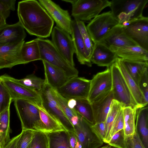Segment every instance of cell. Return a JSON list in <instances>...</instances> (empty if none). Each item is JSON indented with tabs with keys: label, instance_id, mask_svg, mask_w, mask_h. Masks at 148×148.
I'll list each match as a JSON object with an SVG mask.
<instances>
[{
	"label": "cell",
	"instance_id": "obj_1",
	"mask_svg": "<svg viewBox=\"0 0 148 148\" xmlns=\"http://www.w3.org/2000/svg\"><path fill=\"white\" fill-rule=\"evenodd\" d=\"M17 15L19 21L29 34L42 38L50 36L54 21L38 1L19 2Z\"/></svg>",
	"mask_w": 148,
	"mask_h": 148
},
{
	"label": "cell",
	"instance_id": "obj_2",
	"mask_svg": "<svg viewBox=\"0 0 148 148\" xmlns=\"http://www.w3.org/2000/svg\"><path fill=\"white\" fill-rule=\"evenodd\" d=\"M110 8L119 24L127 23L143 16L148 0H112Z\"/></svg>",
	"mask_w": 148,
	"mask_h": 148
},
{
	"label": "cell",
	"instance_id": "obj_3",
	"mask_svg": "<svg viewBox=\"0 0 148 148\" xmlns=\"http://www.w3.org/2000/svg\"><path fill=\"white\" fill-rule=\"evenodd\" d=\"M41 60H44L62 70L69 78L77 77L78 71L71 65L58 51L51 41L37 38Z\"/></svg>",
	"mask_w": 148,
	"mask_h": 148
},
{
	"label": "cell",
	"instance_id": "obj_4",
	"mask_svg": "<svg viewBox=\"0 0 148 148\" xmlns=\"http://www.w3.org/2000/svg\"><path fill=\"white\" fill-rule=\"evenodd\" d=\"M14 101L22 130L30 129L43 133L39 110L36 104L23 99H16Z\"/></svg>",
	"mask_w": 148,
	"mask_h": 148
},
{
	"label": "cell",
	"instance_id": "obj_5",
	"mask_svg": "<svg viewBox=\"0 0 148 148\" xmlns=\"http://www.w3.org/2000/svg\"><path fill=\"white\" fill-rule=\"evenodd\" d=\"M71 15L74 20L82 22L89 21L98 15L104 8L110 7L108 0H71Z\"/></svg>",
	"mask_w": 148,
	"mask_h": 148
},
{
	"label": "cell",
	"instance_id": "obj_6",
	"mask_svg": "<svg viewBox=\"0 0 148 148\" xmlns=\"http://www.w3.org/2000/svg\"><path fill=\"white\" fill-rule=\"evenodd\" d=\"M110 68L112 74L114 99L120 103L123 107L139 108L116 64L115 62Z\"/></svg>",
	"mask_w": 148,
	"mask_h": 148
},
{
	"label": "cell",
	"instance_id": "obj_7",
	"mask_svg": "<svg viewBox=\"0 0 148 148\" xmlns=\"http://www.w3.org/2000/svg\"><path fill=\"white\" fill-rule=\"evenodd\" d=\"M119 24L118 21L110 11L99 14L93 18L86 27L94 43L99 41Z\"/></svg>",
	"mask_w": 148,
	"mask_h": 148
},
{
	"label": "cell",
	"instance_id": "obj_8",
	"mask_svg": "<svg viewBox=\"0 0 148 148\" xmlns=\"http://www.w3.org/2000/svg\"><path fill=\"white\" fill-rule=\"evenodd\" d=\"M1 81L8 90L12 100L23 99L42 106L39 93L14 81L12 77L5 74L0 76Z\"/></svg>",
	"mask_w": 148,
	"mask_h": 148
},
{
	"label": "cell",
	"instance_id": "obj_9",
	"mask_svg": "<svg viewBox=\"0 0 148 148\" xmlns=\"http://www.w3.org/2000/svg\"><path fill=\"white\" fill-rule=\"evenodd\" d=\"M53 89L45 82L39 92L41 99L42 106L49 113L60 121L68 131L74 132V126L55 100Z\"/></svg>",
	"mask_w": 148,
	"mask_h": 148
},
{
	"label": "cell",
	"instance_id": "obj_10",
	"mask_svg": "<svg viewBox=\"0 0 148 148\" xmlns=\"http://www.w3.org/2000/svg\"><path fill=\"white\" fill-rule=\"evenodd\" d=\"M90 80L83 77H76L69 79L57 92L62 97L68 100L87 99Z\"/></svg>",
	"mask_w": 148,
	"mask_h": 148
},
{
	"label": "cell",
	"instance_id": "obj_11",
	"mask_svg": "<svg viewBox=\"0 0 148 148\" xmlns=\"http://www.w3.org/2000/svg\"><path fill=\"white\" fill-rule=\"evenodd\" d=\"M111 72L109 67L98 73L90 80L88 100L91 103L106 96L112 90Z\"/></svg>",
	"mask_w": 148,
	"mask_h": 148
},
{
	"label": "cell",
	"instance_id": "obj_12",
	"mask_svg": "<svg viewBox=\"0 0 148 148\" xmlns=\"http://www.w3.org/2000/svg\"><path fill=\"white\" fill-rule=\"evenodd\" d=\"M121 25L127 35L138 45L148 51V18L141 17Z\"/></svg>",
	"mask_w": 148,
	"mask_h": 148
},
{
	"label": "cell",
	"instance_id": "obj_13",
	"mask_svg": "<svg viewBox=\"0 0 148 148\" xmlns=\"http://www.w3.org/2000/svg\"><path fill=\"white\" fill-rule=\"evenodd\" d=\"M51 34V41L55 47L67 62L74 66L75 50L70 34L56 26L53 29Z\"/></svg>",
	"mask_w": 148,
	"mask_h": 148
},
{
	"label": "cell",
	"instance_id": "obj_14",
	"mask_svg": "<svg viewBox=\"0 0 148 148\" xmlns=\"http://www.w3.org/2000/svg\"><path fill=\"white\" fill-rule=\"evenodd\" d=\"M38 1L55 21L56 26L71 35L73 20L68 11L50 0H39Z\"/></svg>",
	"mask_w": 148,
	"mask_h": 148
},
{
	"label": "cell",
	"instance_id": "obj_15",
	"mask_svg": "<svg viewBox=\"0 0 148 148\" xmlns=\"http://www.w3.org/2000/svg\"><path fill=\"white\" fill-rule=\"evenodd\" d=\"M78 115L79 121L74 126V132L82 148H99L102 146L103 142L92 130L91 124Z\"/></svg>",
	"mask_w": 148,
	"mask_h": 148
},
{
	"label": "cell",
	"instance_id": "obj_16",
	"mask_svg": "<svg viewBox=\"0 0 148 148\" xmlns=\"http://www.w3.org/2000/svg\"><path fill=\"white\" fill-rule=\"evenodd\" d=\"M24 42V40L0 45V69L10 68L15 65L22 64L20 52Z\"/></svg>",
	"mask_w": 148,
	"mask_h": 148
},
{
	"label": "cell",
	"instance_id": "obj_17",
	"mask_svg": "<svg viewBox=\"0 0 148 148\" xmlns=\"http://www.w3.org/2000/svg\"><path fill=\"white\" fill-rule=\"evenodd\" d=\"M98 42L109 48L138 46L127 35L123 26L119 24L113 28Z\"/></svg>",
	"mask_w": 148,
	"mask_h": 148
},
{
	"label": "cell",
	"instance_id": "obj_18",
	"mask_svg": "<svg viewBox=\"0 0 148 148\" xmlns=\"http://www.w3.org/2000/svg\"><path fill=\"white\" fill-rule=\"evenodd\" d=\"M119 58L109 47L99 42L94 43L92 52L90 56L92 64L100 66L109 67Z\"/></svg>",
	"mask_w": 148,
	"mask_h": 148
},
{
	"label": "cell",
	"instance_id": "obj_19",
	"mask_svg": "<svg viewBox=\"0 0 148 148\" xmlns=\"http://www.w3.org/2000/svg\"><path fill=\"white\" fill-rule=\"evenodd\" d=\"M73 43L75 53L80 64L91 67L90 55L82 38L76 21L73 20L71 34Z\"/></svg>",
	"mask_w": 148,
	"mask_h": 148
},
{
	"label": "cell",
	"instance_id": "obj_20",
	"mask_svg": "<svg viewBox=\"0 0 148 148\" xmlns=\"http://www.w3.org/2000/svg\"><path fill=\"white\" fill-rule=\"evenodd\" d=\"M26 36L25 29L19 21L12 25L6 24L0 28V45L23 41Z\"/></svg>",
	"mask_w": 148,
	"mask_h": 148
},
{
	"label": "cell",
	"instance_id": "obj_21",
	"mask_svg": "<svg viewBox=\"0 0 148 148\" xmlns=\"http://www.w3.org/2000/svg\"><path fill=\"white\" fill-rule=\"evenodd\" d=\"M42 62L44 67L45 82L53 89L57 90L69 79L62 70L44 60Z\"/></svg>",
	"mask_w": 148,
	"mask_h": 148
},
{
	"label": "cell",
	"instance_id": "obj_22",
	"mask_svg": "<svg viewBox=\"0 0 148 148\" xmlns=\"http://www.w3.org/2000/svg\"><path fill=\"white\" fill-rule=\"evenodd\" d=\"M113 99V94L112 90L106 96L90 103L93 112V124L104 122Z\"/></svg>",
	"mask_w": 148,
	"mask_h": 148
},
{
	"label": "cell",
	"instance_id": "obj_23",
	"mask_svg": "<svg viewBox=\"0 0 148 148\" xmlns=\"http://www.w3.org/2000/svg\"><path fill=\"white\" fill-rule=\"evenodd\" d=\"M115 62L118 66L133 97L139 108L147 106L145 103L144 97L138 85L129 73L121 58H118Z\"/></svg>",
	"mask_w": 148,
	"mask_h": 148
},
{
	"label": "cell",
	"instance_id": "obj_24",
	"mask_svg": "<svg viewBox=\"0 0 148 148\" xmlns=\"http://www.w3.org/2000/svg\"><path fill=\"white\" fill-rule=\"evenodd\" d=\"M109 48L119 58L123 59L148 61V51L139 46Z\"/></svg>",
	"mask_w": 148,
	"mask_h": 148
},
{
	"label": "cell",
	"instance_id": "obj_25",
	"mask_svg": "<svg viewBox=\"0 0 148 148\" xmlns=\"http://www.w3.org/2000/svg\"><path fill=\"white\" fill-rule=\"evenodd\" d=\"M36 105L39 110L40 116L43 126L44 133H51L62 131H68L60 121L49 113L42 106Z\"/></svg>",
	"mask_w": 148,
	"mask_h": 148
},
{
	"label": "cell",
	"instance_id": "obj_26",
	"mask_svg": "<svg viewBox=\"0 0 148 148\" xmlns=\"http://www.w3.org/2000/svg\"><path fill=\"white\" fill-rule=\"evenodd\" d=\"M135 127L143 144L148 148V108L147 106L137 109Z\"/></svg>",
	"mask_w": 148,
	"mask_h": 148
},
{
	"label": "cell",
	"instance_id": "obj_27",
	"mask_svg": "<svg viewBox=\"0 0 148 148\" xmlns=\"http://www.w3.org/2000/svg\"><path fill=\"white\" fill-rule=\"evenodd\" d=\"M22 64L41 60L39 48L37 38L24 42L20 52Z\"/></svg>",
	"mask_w": 148,
	"mask_h": 148
},
{
	"label": "cell",
	"instance_id": "obj_28",
	"mask_svg": "<svg viewBox=\"0 0 148 148\" xmlns=\"http://www.w3.org/2000/svg\"><path fill=\"white\" fill-rule=\"evenodd\" d=\"M121 59L129 73L138 85L144 72L148 69V61Z\"/></svg>",
	"mask_w": 148,
	"mask_h": 148
},
{
	"label": "cell",
	"instance_id": "obj_29",
	"mask_svg": "<svg viewBox=\"0 0 148 148\" xmlns=\"http://www.w3.org/2000/svg\"><path fill=\"white\" fill-rule=\"evenodd\" d=\"M137 109L130 107L123 108L124 118L123 130L126 141L131 138L135 133V121Z\"/></svg>",
	"mask_w": 148,
	"mask_h": 148
},
{
	"label": "cell",
	"instance_id": "obj_30",
	"mask_svg": "<svg viewBox=\"0 0 148 148\" xmlns=\"http://www.w3.org/2000/svg\"><path fill=\"white\" fill-rule=\"evenodd\" d=\"M10 106L0 113V146L4 148L10 140Z\"/></svg>",
	"mask_w": 148,
	"mask_h": 148
},
{
	"label": "cell",
	"instance_id": "obj_31",
	"mask_svg": "<svg viewBox=\"0 0 148 148\" xmlns=\"http://www.w3.org/2000/svg\"><path fill=\"white\" fill-rule=\"evenodd\" d=\"M67 131L45 133L48 148H70Z\"/></svg>",
	"mask_w": 148,
	"mask_h": 148
},
{
	"label": "cell",
	"instance_id": "obj_32",
	"mask_svg": "<svg viewBox=\"0 0 148 148\" xmlns=\"http://www.w3.org/2000/svg\"><path fill=\"white\" fill-rule=\"evenodd\" d=\"M53 94L54 98L60 108L74 127L79 121L78 114L74 109H72L69 107L67 104L68 100L62 97L56 90L53 89Z\"/></svg>",
	"mask_w": 148,
	"mask_h": 148
},
{
	"label": "cell",
	"instance_id": "obj_33",
	"mask_svg": "<svg viewBox=\"0 0 148 148\" xmlns=\"http://www.w3.org/2000/svg\"><path fill=\"white\" fill-rule=\"evenodd\" d=\"M122 107H123L120 103L115 100H112L110 110L104 122L106 136L103 143L107 144L109 141L110 133L112 125L117 114Z\"/></svg>",
	"mask_w": 148,
	"mask_h": 148
},
{
	"label": "cell",
	"instance_id": "obj_34",
	"mask_svg": "<svg viewBox=\"0 0 148 148\" xmlns=\"http://www.w3.org/2000/svg\"><path fill=\"white\" fill-rule=\"evenodd\" d=\"M74 108L77 114L91 124H93L92 110L90 103L87 99H76Z\"/></svg>",
	"mask_w": 148,
	"mask_h": 148
},
{
	"label": "cell",
	"instance_id": "obj_35",
	"mask_svg": "<svg viewBox=\"0 0 148 148\" xmlns=\"http://www.w3.org/2000/svg\"><path fill=\"white\" fill-rule=\"evenodd\" d=\"M12 79L16 82L39 92L45 83V79L38 77L33 74L28 75L24 78L21 79H16L13 77Z\"/></svg>",
	"mask_w": 148,
	"mask_h": 148
},
{
	"label": "cell",
	"instance_id": "obj_36",
	"mask_svg": "<svg viewBox=\"0 0 148 148\" xmlns=\"http://www.w3.org/2000/svg\"><path fill=\"white\" fill-rule=\"evenodd\" d=\"M37 132L30 129L22 130L16 148H28Z\"/></svg>",
	"mask_w": 148,
	"mask_h": 148
},
{
	"label": "cell",
	"instance_id": "obj_37",
	"mask_svg": "<svg viewBox=\"0 0 148 148\" xmlns=\"http://www.w3.org/2000/svg\"><path fill=\"white\" fill-rule=\"evenodd\" d=\"M12 101L10 93L1 81L0 83V113L10 106Z\"/></svg>",
	"mask_w": 148,
	"mask_h": 148
},
{
	"label": "cell",
	"instance_id": "obj_38",
	"mask_svg": "<svg viewBox=\"0 0 148 148\" xmlns=\"http://www.w3.org/2000/svg\"><path fill=\"white\" fill-rule=\"evenodd\" d=\"M82 38L90 55L92 51L93 44L83 22L77 21Z\"/></svg>",
	"mask_w": 148,
	"mask_h": 148
},
{
	"label": "cell",
	"instance_id": "obj_39",
	"mask_svg": "<svg viewBox=\"0 0 148 148\" xmlns=\"http://www.w3.org/2000/svg\"><path fill=\"white\" fill-rule=\"evenodd\" d=\"M107 144L116 148H126V141L125 139L123 129L113 135Z\"/></svg>",
	"mask_w": 148,
	"mask_h": 148
},
{
	"label": "cell",
	"instance_id": "obj_40",
	"mask_svg": "<svg viewBox=\"0 0 148 148\" xmlns=\"http://www.w3.org/2000/svg\"><path fill=\"white\" fill-rule=\"evenodd\" d=\"M123 108L120 110L117 114L112 125L110 133L109 140L115 133L123 129L124 118Z\"/></svg>",
	"mask_w": 148,
	"mask_h": 148
},
{
	"label": "cell",
	"instance_id": "obj_41",
	"mask_svg": "<svg viewBox=\"0 0 148 148\" xmlns=\"http://www.w3.org/2000/svg\"><path fill=\"white\" fill-rule=\"evenodd\" d=\"M31 146V148H48L45 133L37 131L32 141Z\"/></svg>",
	"mask_w": 148,
	"mask_h": 148
},
{
	"label": "cell",
	"instance_id": "obj_42",
	"mask_svg": "<svg viewBox=\"0 0 148 148\" xmlns=\"http://www.w3.org/2000/svg\"><path fill=\"white\" fill-rule=\"evenodd\" d=\"M148 69L144 72L139 82L138 85L144 97L145 104L148 102Z\"/></svg>",
	"mask_w": 148,
	"mask_h": 148
},
{
	"label": "cell",
	"instance_id": "obj_43",
	"mask_svg": "<svg viewBox=\"0 0 148 148\" xmlns=\"http://www.w3.org/2000/svg\"><path fill=\"white\" fill-rule=\"evenodd\" d=\"M126 148H146L140 139L136 127L133 136L126 141Z\"/></svg>",
	"mask_w": 148,
	"mask_h": 148
},
{
	"label": "cell",
	"instance_id": "obj_44",
	"mask_svg": "<svg viewBox=\"0 0 148 148\" xmlns=\"http://www.w3.org/2000/svg\"><path fill=\"white\" fill-rule=\"evenodd\" d=\"M90 128L92 132L103 142L106 136L104 122H101L91 124Z\"/></svg>",
	"mask_w": 148,
	"mask_h": 148
},
{
	"label": "cell",
	"instance_id": "obj_45",
	"mask_svg": "<svg viewBox=\"0 0 148 148\" xmlns=\"http://www.w3.org/2000/svg\"><path fill=\"white\" fill-rule=\"evenodd\" d=\"M67 134L70 148H82L74 132L68 131Z\"/></svg>",
	"mask_w": 148,
	"mask_h": 148
},
{
	"label": "cell",
	"instance_id": "obj_46",
	"mask_svg": "<svg viewBox=\"0 0 148 148\" xmlns=\"http://www.w3.org/2000/svg\"><path fill=\"white\" fill-rule=\"evenodd\" d=\"M10 10L4 4L1 0H0V13L6 19L10 16Z\"/></svg>",
	"mask_w": 148,
	"mask_h": 148
},
{
	"label": "cell",
	"instance_id": "obj_47",
	"mask_svg": "<svg viewBox=\"0 0 148 148\" xmlns=\"http://www.w3.org/2000/svg\"><path fill=\"white\" fill-rule=\"evenodd\" d=\"M20 134L12 138L4 148H16L17 143Z\"/></svg>",
	"mask_w": 148,
	"mask_h": 148
},
{
	"label": "cell",
	"instance_id": "obj_48",
	"mask_svg": "<svg viewBox=\"0 0 148 148\" xmlns=\"http://www.w3.org/2000/svg\"><path fill=\"white\" fill-rule=\"evenodd\" d=\"M5 5L10 10H15V0H1Z\"/></svg>",
	"mask_w": 148,
	"mask_h": 148
},
{
	"label": "cell",
	"instance_id": "obj_49",
	"mask_svg": "<svg viewBox=\"0 0 148 148\" xmlns=\"http://www.w3.org/2000/svg\"><path fill=\"white\" fill-rule=\"evenodd\" d=\"M76 100L74 99H71L68 100L67 104L69 107L72 109H74L76 105Z\"/></svg>",
	"mask_w": 148,
	"mask_h": 148
},
{
	"label": "cell",
	"instance_id": "obj_50",
	"mask_svg": "<svg viewBox=\"0 0 148 148\" xmlns=\"http://www.w3.org/2000/svg\"><path fill=\"white\" fill-rule=\"evenodd\" d=\"M6 24V19L4 16L0 13V28Z\"/></svg>",
	"mask_w": 148,
	"mask_h": 148
},
{
	"label": "cell",
	"instance_id": "obj_51",
	"mask_svg": "<svg viewBox=\"0 0 148 148\" xmlns=\"http://www.w3.org/2000/svg\"><path fill=\"white\" fill-rule=\"evenodd\" d=\"M99 148H116L111 147L110 146V145H109L108 144H107V145H105L104 146H102Z\"/></svg>",
	"mask_w": 148,
	"mask_h": 148
},
{
	"label": "cell",
	"instance_id": "obj_52",
	"mask_svg": "<svg viewBox=\"0 0 148 148\" xmlns=\"http://www.w3.org/2000/svg\"><path fill=\"white\" fill-rule=\"evenodd\" d=\"M31 144H32V143L28 148H32Z\"/></svg>",
	"mask_w": 148,
	"mask_h": 148
},
{
	"label": "cell",
	"instance_id": "obj_53",
	"mask_svg": "<svg viewBox=\"0 0 148 148\" xmlns=\"http://www.w3.org/2000/svg\"><path fill=\"white\" fill-rule=\"evenodd\" d=\"M1 82V78L0 77V82Z\"/></svg>",
	"mask_w": 148,
	"mask_h": 148
},
{
	"label": "cell",
	"instance_id": "obj_54",
	"mask_svg": "<svg viewBox=\"0 0 148 148\" xmlns=\"http://www.w3.org/2000/svg\"><path fill=\"white\" fill-rule=\"evenodd\" d=\"M0 148H1V147H0Z\"/></svg>",
	"mask_w": 148,
	"mask_h": 148
}]
</instances>
